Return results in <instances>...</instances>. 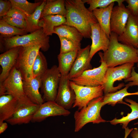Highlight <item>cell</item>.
<instances>
[{"mask_svg": "<svg viewBox=\"0 0 138 138\" xmlns=\"http://www.w3.org/2000/svg\"><path fill=\"white\" fill-rule=\"evenodd\" d=\"M8 126L7 122H3L0 124V134L3 133L7 128Z\"/></svg>", "mask_w": 138, "mask_h": 138, "instance_id": "cell-39", "label": "cell"}, {"mask_svg": "<svg viewBox=\"0 0 138 138\" xmlns=\"http://www.w3.org/2000/svg\"><path fill=\"white\" fill-rule=\"evenodd\" d=\"M0 37V51L5 52L15 47L33 44L39 45L41 50L45 52L50 47L49 37L45 34L42 28L23 36L17 35L8 38Z\"/></svg>", "mask_w": 138, "mask_h": 138, "instance_id": "cell-3", "label": "cell"}, {"mask_svg": "<svg viewBox=\"0 0 138 138\" xmlns=\"http://www.w3.org/2000/svg\"><path fill=\"white\" fill-rule=\"evenodd\" d=\"M48 69L46 58L43 53L40 51L35 58L32 66L33 78L39 77L41 79Z\"/></svg>", "mask_w": 138, "mask_h": 138, "instance_id": "cell-29", "label": "cell"}, {"mask_svg": "<svg viewBox=\"0 0 138 138\" xmlns=\"http://www.w3.org/2000/svg\"><path fill=\"white\" fill-rule=\"evenodd\" d=\"M54 30V33L58 36L65 37L79 42L83 37L76 28L72 26L62 24L55 27Z\"/></svg>", "mask_w": 138, "mask_h": 138, "instance_id": "cell-27", "label": "cell"}, {"mask_svg": "<svg viewBox=\"0 0 138 138\" xmlns=\"http://www.w3.org/2000/svg\"><path fill=\"white\" fill-rule=\"evenodd\" d=\"M19 104L17 100L9 95L0 97V124L10 118L16 111Z\"/></svg>", "mask_w": 138, "mask_h": 138, "instance_id": "cell-20", "label": "cell"}, {"mask_svg": "<svg viewBox=\"0 0 138 138\" xmlns=\"http://www.w3.org/2000/svg\"><path fill=\"white\" fill-rule=\"evenodd\" d=\"M58 37L61 45L60 53L79 50L81 48L80 42L65 37Z\"/></svg>", "mask_w": 138, "mask_h": 138, "instance_id": "cell-32", "label": "cell"}, {"mask_svg": "<svg viewBox=\"0 0 138 138\" xmlns=\"http://www.w3.org/2000/svg\"><path fill=\"white\" fill-rule=\"evenodd\" d=\"M90 46L81 48L67 77L70 80L81 75L85 71L92 69L90 57Z\"/></svg>", "mask_w": 138, "mask_h": 138, "instance_id": "cell-13", "label": "cell"}, {"mask_svg": "<svg viewBox=\"0 0 138 138\" xmlns=\"http://www.w3.org/2000/svg\"><path fill=\"white\" fill-rule=\"evenodd\" d=\"M12 8L16 9L25 14L27 16L32 14L37 8L42 3L43 1L31 3L26 0H9Z\"/></svg>", "mask_w": 138, "mask_h": 138, "instance_id": "cell-30", "label": "cell"}, {"mask_svg": "<svg viewBox=\"0 0 138 138\" xmlns=\"http://www.w3.org/2000/svg\"><path fill=\"white\" fill-rule=\"evenodd\" d=\"M6 16L24 20H26L27 16L25 14L18 9L12 8L8 12Z\"/></svg>", "mask_w": 138, "mask_h": 138, "instance_id": "cell-37", "label": "cell"}, {"mask_svg": "<svg viewBox=\"0 0 138 138\" xmlns=\"http://www.w3.org/2000/svg\"><path fill=\"white\" fill-rule=\"evenodd\" d=\"M66 20L65 17L61 15H48L40 18L39 25L41 28H43L45 34L49 36L54 33L55 27L63 24Z\"/></svg>", "mask_w": 138, "mask_h": 138, "instance_id": "cell-22", "label": "cell"}, {"mask_svg": "<svg viewBox=\"0 0 138 138\" xmlns=\"http://www.w3.org/2000/svg\"><path fill=\"white\" fill-rule=\"evenodd\" d=\"M125 1L128 5L126 7L129 10L131 14L138 15V0H126Z\"/></svg>", "mask_w": 138, "mask_h": 138, "instance_id": "cell-38", "label": "cell"}, {"mask_svg": "<svg viewBox=\"0 0 138 138\" xmlns=\"http://www.w3.org/2000/svg\"><path fill=\"white\" fill-rule=\"evenodd\" d=\"M41 85V78L39 77L23 80V88L26 96L33 103L39 105L44 101L39 91Z\"/></svg>", "mask_w": 138, "mask_h": 138, "instance_id": "cell-19", "label": "cell"}, {"mask_svg": "<svg viewBox=\"0 0 138 138\" xmlns=\"http://www.w3.org/2000/svg\"><path fill=\"white\" fill-rule=\"evenodd\" d=\"M133 128L130 129L128 127L125 128V135L124 138H127L128 136L133 130Z\"/></svg>", "mask_w": 138, "mask_h": 138, "instance_id": "cell-41", "label": "cell"}, {"mask_svg": "<svg viewBox=\"0 0 138 138\" xmlns=\"http://www.w3.org/2000/svg\"><path fill=\"white\" fill-rule=\"evenodd\" d=\"M124 100L130 103L129 104L124 102L123 103L130 107L131 109V112L128 113L126 116L123 117L120 119H117L115 118L112 120L108 121L112 125H115L121 123L122 125V128L124 129L127 127L130 121L138 118V103L130 99L125 98Z\"/></svg>", "mask_w": 138, "mask_h": 138, "instance_id": "cell-25", "label": "cell"}, {"mask_svg": "<svg viewBox=\"0 0 138 138\" xmlns=\"http://www.w3.org/2000/svg\"><path fill=\"white\" fill-rule=\"evenodd\" d=\"M118 41L123 44L138 46V15L130 14L123 33L118 36Z\"/></svg>", "mask_w": 138, "mask_h": 138, "instance_id": "cell-17", "label": "cell"}, {"mask_svg": "<svg viewBox=\"0 0 138 138\" xmlns=\"http://www.w3.org/2000/svg\"><path fill=\"white\" fill-rule=\"evenodd\" d=\"M137 66L138 67V63H137ZM135 67H133L132 69L131 76L129 78L124 80L125 82H129L125 86L128 87L133 86H136L138 88V73L135 71Z\"/></svg>", "mask_w": 138, "mask_h": 138, "instance_id": "cell-35", "label": "cell"}, {"mask_svg": "<svg viewBox=\"0 0 138 138\" xmlns=\"http://www.w3.org/2000/svg\"><path fill=\"white\" fill-rule=\"evenodd\" d=\"M70 83L75 95L72 107H77L78 110L86 106L94 99L103 96V87L102 85L94 87L80 85L70 80Z\"/></svg>", "mask_w": 138, "mask_h": 138, "instance_id": "cell-9", "label": "cell"}, {"mask_svg": "<svg viewBox=\"0 0 138 138\" xmlns=\"http://www.w3.org/2000/svg\"><path fill=\"white\" fill-rule=\"evenodd\" d=\"M21 46L12 48L0 55V65L2 71L0 75V82H3L15 66Z\"/></svg>", "mask_w": 138, "mask_h": 138, "instance_id": "cell-18", "label": "cell"}, {"mask_svg": "<svg viewBox=\"0 0 138 138\" xmlns=\"http://www.w3.org/2000/svg\"><path fill=\"white\" fill-rule=\"evenodd\" d=\"M66 13L65 0H47L42 12L40 18L48 15H60L65 17Z\"/></svg>", "mask_w": 138, "mask_h": 138, "instance_id": "cell-24", "label": "cell"}, {"mask_svg": "<svg viewBox=\"0 0 138 138\" xmlns=\"http://www.w3.org/2000/svg\"><path fill=\"white\" fill-rule=\"evenodd\" d=\"M6 22L9 25L24 30L26 27L25 20L19 19L12 18L5 16L0 18Z\"/></svg>", "mask_w": 138, "mask_h": 138, "instance_id": "cell-34", "label": "cell"}, {"mask_svg": "<svg viewBox=\"0 0 138 138\" xmlns=\"http://www.w3.org/2000/svg\"><path fill=\"white\" fill-rule=\"evenodd\" d=\"M71 112L57 104L54 101H47L40 106L33 116L31 122H40L51 117L67 116Z\"/></svg>", "mask_w": 138, "mask_h": 138, "instance_id": "cell-11", "label": "cell"}, {"mask_svg": "<svg viewBox=\"0 0 138 138\" xmlns=\"http://www.w3.org/2000/svg\"><path fill=\"white\" fill-rule=\"evenodd\" d=\"M47 0L43 1L41 4L38 7L32 14L27 16L25 20L26 27L25 30L27 33H31L40 29L39 25L42 12L47 3Z\"/></svg>", "mask_w": 138, "mask_h": 138, "instance_id": "cell-26", "label": "cell"}, {"mask_svg": "<svg viewBox=\"0 0 138 138\" xmlns=\"http://www.w3.org/2000/svg\"><path fill=\"white\" fill-rule=\"evenodd\" d=\"M85 3H86L89 5L88 8L90 12H92L95 9L99 8H104L106 7L111 3L117 2L118 5H120L125 1L124 0H82Z\"/></svg>", "mask_w": 138, "mask_h": 138, "instance_id": "cell-33", "label": "cell"}, {"mask_svg": "<svg viewBox=\"0 0 138 138\" xmlns=\"http://www.w3.org/2000/svg\"><path fill=\"white\" fill-rule=\"evenodd\" d=\"M91 38L92 43L90 46V57L91 59L98 51L102 50L105 52L108 49L110 40L98 22L91 25Z\"/></svg>", "mask_w": 138, "mask_h": 138, "instance_id": "cell-16", "label": "cell"}, {"mask_svg": "<svg viewBox=\"0 0 138 138\" xmlns=\"http://www.w3.org/2000/svg\"><path fill=\"white\" fill-rule=\"evenodd\" d=\"M40 49L39 45L21 46L15 67L20 72L23 80L33 78L32 66Z\"/></svg>", "mask_w": 138, "mask_h": 138, "instance_id": "cell-7", "label": "cell"}, {"mask_svg": "<svg viewBox=\"0 0 138 138\" xmlns=\"http://www.w3.org/2000/svg\"><path fill=\"white\" fill-rule=\"evenodd\" d=\"M70 81L67 77L61 76L55 101L58 105L67 110L72 107L75 99V94Z\"/></svg>", "mask_w": 138, "mask_h": 138, "instance_id": "cell-14", "label": "cell"}, {"mask_svg": "<svg viewBox=\"0 0 138 138\" xmlns=\"http://www.w3.org/2000/svg\"><path fill=\"white\" fill-rule=\"evenodd\" d=\"M131 13L124 5L116 6L112 10L110 21L111 32L121 35L123 32Z\"/></svg>", "mask_w": 138, "mask_h": 138, "instance_id": "cell-12", "label": "cell"}, {"mask_svg": "<svg viewBox=\"0 0 138 138\" xmlns=\"http://www.w3.org/2000/svg\"><path fill=\"white\" fill-rule=\"evenodd\" d=\"M12 8V4L9 0V1L0 0V18L6 16L7 14Z\"/></svg>", "mask_w": 138, "mask_h": 138, "instance_id": "cell-36", "label": "cell"}, {"mask_svg": "<svg viewBox=\"0 0 138 138\" xmlns=\"http://www.w3.org/2000/svg\"><path fill=\"white\" fill-rule=\"evenodd\" d=\"M131 136L133 138H138V128H135L131 132Z\"/></svg>", "mask_w": 138, "mask_h": 138, "instance_id": "cell-40", "label": "cell"}, {"mask_svg": "<svg viewBox=\"0 0 138 138\" xmlns=\"http://www.w3.org/2000/svg\"><path fill=\"white\" fill-rule=\"evenodd\" d=\"M61 76L58 66L54 65L48 69L41 78V88L46 101H55Z\"/></svg>", "mask_w": 138, "mask_h": 138, "instance_id": "cell-10", "label": "cell"}, {"mask_svg": "<svg viewBox=\"0 0 138 138\" xmlns=\"http://www.w3.org/2000/svg\"><path fill=\"white\" fill-rule=\"evenodd\" d=\"M134 124V125L138 124V122L135 123Z\"/></svg>", "mask_w": 138, "mask_h": 138, "instance_id": "cell-43", "label": "cell"}, {"mask_svg": "<svg viewBox=\"0 0 138 138\" xmlns=\"http://www.w3.org/2000/svg\"><path fill=\"white\" fill-rule=\"evenodd\" d=\"M40 105L33 103L18 105L13 116L6 122L12 125L29 123L32 121L33 116Z\"/></svg>", "mask_w": 138, "mask_h": 138, "instance_id": "cell-15", "label": "cell"}, {"mask_svg": "<svg viewBox=\"0 0 138 138\" xmlns=\"http://www.w3.org/2000/svg\"><path fill=\"white\" fill-rule=\"evenodd\" d=\"M129 87L125 86L123 89L116 92L105 94L103 96V106L106 104L111 105L113 106L117 103H123V98L125 97L131 95H138V91L133 93H128L127 89Z\"/></svg>", "mask_w": 138, "mask_h": 138, "instance_id": "cell-28", "label": "cell"}, {"mask_svg": "<svg viewBox=\"0 0 138 138\" xmlns=\"http://www.w3.org/2000/svg\"><path fill=\"white\" fill-rule=\"evenodd\" d=\"M102 52L98 54L100 58L101 64L99 67L86 70L79 76L70 80L80 85L96 87L104 83L105 75L108 67L103 59Z\"/></svg>", "mask_w": 138, "mask_h": 138, "instance_id": "cell-8", "label": "cell"}, {"mask_svg": "<svg viewBox=\"0 0 138 138\" xmlns=\"http://www.w3.org/2000/svg\"><path fill=\"white\" fill-rule=\"evenodd\" d=\"M7 94L11 95L17 99L20 104L33 103L25 93L21 75L15 66L5 79L0 82V96Z\"/></svg>", "mask_w": 138, "mask_h": 138, "instance_id": "cell-5", "label": "cell"}, {"mask_svg": "<svg viewBox=\"0 0 138 138\" xmlns=\"http://www.w3.org/2000/svg\"><path fill=\"white\" fill-rule=\"evenodd\" d=\"M114 4V2L112 3L106 8H97L92 12L101 28L109 39L111 33L110 28L111 16Z\"/></svg>", "mask_w": 138, "mask_h": 138, "instance_id": "cell-21", "label": "cell"}, {"mask_svg": "<svg viewBox=\"0 0 138 138\" xmlns=\"http://www.w3.org/2000/svg\"><path fill=\"white\" fill-rule=\"evenodd\" d=\"M66 22L63 25L76 28L85 38H91V25L98 22L81 0H65Z\"/></svg>", "mask_w": 138, "mask_h": 138, "instance_id": "cell-1", "label": "cell"}, {"mask_svg": "<svg viewBox=\"0 0 138 138\" xmlns=\"http://www.w3.org/2000/svg\"><path fill=\"white\" fill-rule=\"evenodd\" d=\"M103 98L102 96L94 99L86 106L75 112V132L79 131L89 123L98 124L107 121L103 119L100 114V110L103 107Z\"/></svg>", "mask_w": 138, "mask_h": 138, "instance_id": "cell-4", "label": "cell"}, {"mask_svg": "<svg viewBox=\"0 0 138 138\" xmlns=\"http://www.w3.org/2000/svg\"><path fill=\"white\" fill-rule=\"evenodd\" d=\"M79 50L60 53L58 55V67L61 76H67L77 57Z\"/></svg>", "mask_w": 138, "mask_h": 138, "instance_id": "cell-23", "label": "cell"}, {"mask_svg": "<svg viewBox=\"0 0 138 138\" xmlns=\"http://www.w3.org/2000/svg\"><path fill=\"white\" fill-rule=\"evenodd\" d=\"M0 36L5 38L27 34L24 29L11 26L2 19L0 20Z\"/></svg>", "mask_w": 138, "mask_h": 138, "instance_id": "cell-31", "label": "cell"}, {"mask_svg": "<svg viewBox=\"0 0 138 138\" xmlns=\"http://www.w3.org/2000/svg\"><path fill=\"white\" fill-rule=\"evenodd\" d=\"M134 64L133 63H128L117 67L108 68L105 75V82L102 85L105 95L117 91L125 86L123 83L119 84L116 87H114L113 84L117 80L129 78Z\"/></svg>", "mask_w": 138, "mask_h": 138, "instance_id": "cell-6", "label": "cell"}, {"mask_svg": "<svg viewBox=\"0 0 138 138\" xmlns=\"http://www.w3.org/2000/svg\"><path fill=\"white\" fill-rule=\"evenodd\" d=\"M118 36L111 32L108 48L102 53L103 59L108 67H114L128 63H138L136 49L131 45L119 42Z\"/></svg>", "mask_w": 138, "mask_h": 138, "instance_id": "cell-2", "label": "cell"}, {"mask_svg": "<svg viewBox=\"0 0 138 138\" xmlns=\"http://www.w3.org/2000/svg\"><path fill=\"white\" fill-rule=\"evenodd\" d=\"M136 49H137V53L138 55V46L137 47Z\"/></svg>", "mask_w": 138, "mask_h": 138, "instance_id": "cell-42", "label": "cell"}]
</instances>
